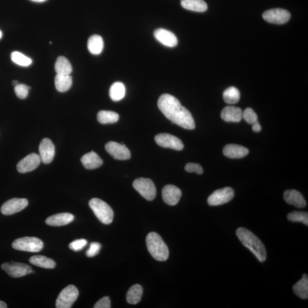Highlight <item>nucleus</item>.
Wrapping results in <instances>:
<instances>
[{"instance_id": "nucleus-20", "label": "nucleus", "mask_w": 308, "mask_h": 308, "mask_svg": "<svg viewBox=\"0 0 308 308\" xmlns=\"http://www.w3.org/2000/svg\"><path fill=\"white\" fill-rule=\"evenodd\" d=\"M221 118L227 122H239L242 120L243 112L239 107L226 106L222 111Z\"/></svg>"}, {"instance_id": "nucleus-36", "label": "nucleus", "mask_w": 308, "mask_h": 308, "mask_svg": "<svg viewBox=\"0 0 308 308\" xmlns=\"http://www.w3.org/2000/svg\"><path fill=\"white\" fill-rule=\"evenodd\" d=\"M30 87L24 84H18L15 86V92L17 97L20 99H25L28 96Z\"/></svg>"}, {"instance_id": "nucleus-38", "label": "nucleus", "mask_w": 308, "mask_h": 308, "mask_svg": "<svg viewBox=\"0 0 308 308\" xmlns=\"http://www.w3.org/2000/svg\"><path fill=\"white\" fill-rule=\"evenodd\" d=\"M101 248V245L97 242H93L90 244L89 249L86 251V256L89 257H92L99 254Z\"/></svg>"}, {"instance_id": "nucleus-23", "label": "nucleus", "mask_w": 308, "mask_h": 308, "mask_svg": "<svg viewBox=\"0 0 308 308\" xmlns=\"http://www.w3.org/2000/svg\"><path fill=\"white\" fill-rule=\"evenodd\" d=\"M104 48V43L102 37L99 35H93L91 36L87 41V48L91 54L99 55L103 52Z\"/></svg>"}, {"instance_id": "nucleus-19", "label": "nucleus", "mask_w": 308, "mask_h": 308, "mask_svg": "<svg viewBox=\"0 0 308 308\" xmlns=\"http://www.w3.org/2000/svg\"><path fill=\"white\" fill-rule=\"evenodd\" d=\"M223 152L224 155L230 158L239 159L247 156L249 150L242 146L230 144L224 148Z\"/></svg>"}, {"instance_id": "nucleus-32", "label": "nucleus", "mask_w": 308, "mask_h": 308, "mask_svg": "<svg viewBox=\"0 0 308 308\" xmlns=\"http://www.w3.org/2000/svg\"><path fill=\"white\" fill-rule=\"evenodd\" d=\"M240 93L236 87H230L223 93V99L229 104H235L239 102Z\"/></svg>"}, {"instance_id": "nucleus-5", "label": "nucleus", "mask_w": 308, "mask_h": 308, "mask_svg": "<svg viewBox=\"0 0 308 308\" xmlns=\"http://www.w3.org/2000/svg\"><path fill=\"white\" fill-rule=\"evenodd\" d=\"M14 249L29 253H38L43 249V241L36 237H24L14 241Z\"/></svg>"}, {"instance_id": "nucleus-26", "label": "nucleus", "mask_w": 308, "mask_h": 308, "mask_svg": "<svg viewBox=\"0 0 308 308\" xmlns=\"http://www.w3.org/2000/svg\"><path fill=\"white\" fill-rule=\"evenodd\" d=\"M294 293L297 296L302 299L308 298V276L306 274L303 276V278L293 286Z\"/></svg>"}, {"instance_id": "nucleus-16", "label": "nucleus", "mask_w": 308, "mask_h": 308, "mask_svg": "<svg viewBox=\"0 0 308 308\" xmlns=\"http://www.w3.org/2000/svg\"><path fill=\"white\" fill-rule=\"evenodd\" d=\"M181 197L180 189L174 185H167L162 190V198L166 204L176 205Z\"/></svg>"}, {"instance_id": "nucleus-41", "label": "nucleus", "mask_w": 308, "mask_h": 308, "mask_svg": "<svg viewBox=\"0 0 308 308\" xmlns=\"http://www.w3.org/2000/svg\"><path fill=\"white\" fill-rule=\"evenodd\" d=\"M253 129L255 132H259L261 131V127L258 121L253 124Z\"/></svg>"}, {"instance_id": "nucleus-45", "label": "nucleus", "mask_w": 308, "mask_h": 308, "mask_svg": "<svg viewBox=\"0 0 308 308\" xmlns=\"http://www.w3.org/2000/svg\"><path fill=\"white\" fill-rule=\"evenodd\" d=\"M2 37V31L0 30V39H1Z\"/></svg>"}, {"instance_id": "nucleus-44", "label": "nucleus", "mask_w": 308, "mask_h": 308, "mask_svg": "<svg viewBox=\"0 0 308 308\" xmlns=\"http://www.w3.org/2000/svg\"><path fill=\"white\" fill-rule=\"evenodd\" d=\"M19 82L18 81H17V80H13V85L15 86H17V85H18Z\"/></svg>"}, {"instance_id": "nucleus-7", "label": "nucleus", "mask_w": 308, "mask_h": 308, "mask_svg": "<svg viewBox=\"0 0 308 308\" xmlns=\"http://www.w3.org/2000/svg\"><path fill=\"white\" fill-rule=\"evenodd\" d=\"M79 296L76 286L70 285L62 290L56 301L55 307L57 308H72Z\"/></svg>"}, {"instance_id": "nucleus-4", "label": "nucleus", "mask_w": 308, "mask_h": 308, "mask_svg": "<svg viewBox=\"0 0 308 308\" xmlns=\"http://www.w3.org/2000/svg\"><path fill=\"white\" fill-rule=\"evenodd\" d=\"M89 205L101 222L104 225H110L113 222L114 212L106 202L100 199L93 198L89 202Z\"/></svg>"}, {"instance_id": "nucleus-14", "label": "nucleus", "mask_w": 308, "mask_h": 308, "mask_svg": "<svg viewBox=\"0 0 308 308\" xmlns=\"http://www.w3.org/2000/svg\"><path fill=\"white\" fill-rule=\"evenodd\" d=\"M41 160L40 155L32 153L29 154L17 164V169L20 173H26L36 169L39 166Z\"/></svg>"}, {"instance_id": "nucleus-27", "label": "nucleus", "mask_w": 308, "mask_h": 308, "mask_svg": "<svg viewBox=\"0 0 308 308\" xmlns=\"http://www.w3.org/2000/svg\"><path fill=\"white\" fill-rule=\"evenodd\" d=\"M54 69L58 75H71L73 71L71 62L63 56H60L57 58Z\"/></svg>"}, {"instance_id": "nucleus-33", "label": "nucleus", "mask_w": 308, "mask_h": 308, "mask_svg": "<svg viewBox=\"0 0 308 308\" xmlns=\"http://www.w3.org/2000/svg\"><path fill=\"white\" fill-rule=\"evenodd\" d=\"M12 61L15 64L23 67H27L32 64V60L26 55H24L22 52L19 51H13L11 54Z\"/></svg>"}, {"instance_id": "nucleus-40", "label": "nucleus", "mask_w": 308, "mask_h": 308, "mask_svg": "<svg viewBox=\"0 0 308 308\" xmlns=\"http://www.w3.org/2000/svg\"><path fill=\"white\" fill-rule=\"evenodd\" d=\"M94 308H111V302L109 297L106 296L103 297V298L100 299L98 302L95 306H94Z\"/></svg>"}, {"instance_id": "nucleus-35", "label": "nucleus", "mask_w": 308, "mask_h": 308, "mask_svg": "<svg viewBox=\"0 0 308 308\" xmlns=\"http://www.w3.org/2000/svg\"><path fill=\"white\" fill-rule=\"evenodd\" d=\"M243 118L250 124H254L258 121L257 115L251 108H247L243 113Z\"/></svg>"}, {"instance_id": "nucleus-13", "label": "nucleus", "mask_w": 308, "mask_h": 308, "mask_svg": "<svg viewBox=\"0 0 308 308\" xmlns=\"http://www.w3.org/2000/svg\"><path fill=\"white\" fill-rule=\"evenodd\" d=\"M28 205L26 199L13 198L6 201L1 206V212L4 215H10L22 211Z\"/></svg>"}, {"instance_id": "nucleus-31", "label": "nucleus", "mask_w": 308, "mask_h": 308, "mask_svg": "<svg viewBox=\"0 0 308 308\" xmlns=\"http://www.w3.org/2000/svg\"><path fill=\"white\" fill-rule=\"evenodd\" d=\"M119 115L111 111H100L97 115V120L102 124H114L119 120Z\"/></svg>"}, {"instance_id": "nucleus-37", "label": "nucleus", "mask_w": 308, "mask_h": 308, "mask_svg": "<svg viewBox=\"0 0 308 308\" xmlns=\"http://www.w3.org/2000/svg\"><path fill=\"white\" fill-rule=\"evenodd\" d=\"M87 241L84 239L76 240L69 244L70 249L74 251H79L86 246Z\"/></svg>"}, {"instance_id": "nucleus-25", "label": "nucleus", "mask_w": 308, "mask_h": 308, "mask_svg": "<svg viewBox=\"0 0 308 308\" xmlns=\"http://www.w3.org/2000/svg\"><path fill=\"white\" fill-rule=\"evenodd\" d=\"M55 86L59 92H65L71 88L72 85V78L71 75H56L54 79Z\"/></svg>"}, {"instance_id": "nucleus-28", "label": "nucleus", "mask_w": 308, "mask_h": 308, "mask_svg": "<svg viewBox=\"0 0 308 308\" xmlns=\"http://www.w3.org/2000/svg\"><path fill=\"white\" fill-rule=\"evenodd\" d=\"M29 261L31 264L43 268L53 269L56 266L54 260L42 255H36V256L31 257Z\"/></svg>"}, {"instance_id": "nucleus-42", "label": "nucleus", "mask_w": 308, "mask_h": 308, "mask_svg": "<svg viewBox=\"0 0 308 308\" xmlns=\"http://www.w3.org/2000/svg\"><path fill=\"white\" fill-rule=\"evenodd\" d=\"M7 308V305L5 303L2 302V301H0V308Z\"/></svg>"}, {"instance_id": "nucleus-30", "label": "nucleus", "mask_w": 308, "mask_h": 308, "mask_svg": "<svg viewBox=\"0 0 308 308\" xmlns=\"http://www.w3.org/2000/svg\"><path fill=\"white\" fill-rule=\"evenodd\" d=\"M126 93V88L124 85L120 82H115L110 87L109 95L111 99L115 102L124 99Z\"/></svg>"}, {"instance_id": "nucleus-12", "label": "nucleus", "mask_w": 308, "mask_h": 308, "mask_svg": "<svg viewBox=\"0 0 308 308\" xmlns=\"http://www.w3.org/2000/svg\"><path fill=\"white\" fill-rule=\"evenodd\" d=\"M105 149L114 159L121 160H128L131 157V153L124 144L117 142H109L105 146Z\"/></svg>"}, {"instance_id": "nucleus-15", "label": "nucleus", "mask_w": 308, "mask_h": 308, "mask_svg": "<svg viewBox=\"0 0 308 308\" xmlns=\"http://www.w3.org/2000/svg\"><path fill=\"white\" fill-rule=\"evenodd\" d=\"M39 152L41 162L45 164L52 162L55 155V147L50 139L45 138L41 142Z\"/></svg>"}, {"instance_id": "nucleus-10", "label": "nucleus", "mask_w": 308, "mask_h": 308, "mask_svg": "<svg viewBox=\"0 0 308 308\" xmlns=\"http://www.w3.org/2000/svg\"><path fill=\"white\" fill-rule=\"evenodd\" d=\"M155 141L157 145L164 148H169L178 151H180L184 148L183 143L180 139L167 133L156 135Z\"/></svg>"}, {"instance_id": "nucleus-11", "label": "nucleus", "mask_w": 308, "mask_h": 308, "mask_svg": "<svg viewBox=\"0 0 308 308\" xmlns=\"http://www.w3.org/2000/svg\"><path fill=\"white\" fill-rule=\"evenodd\" d=\"M262 17L269 23L283 24L288 22L290 19V13L285 9H272L265 11Z\"/></svg>"}, {"instance_id": "nucleus-34", "label": "nucleus", "mask_w": 308, "mask_h": 308, "mask_svg": "<svg viewBox=\"0 0 308 308\" xmlns=\"http://www.w3.org/2000/svg\"><path fill=\"white\" fill-rule=\"evenodd\" d=\"M287 218L293 222H302L308 226V213L306 212L293 211L289 213Z\"/></svg>"}, {"instance_id": "nucleus-24", "label": "nucleus", "mask_w": 308, "mask_h": 308, "mask_svg": "<svg viewBox=\"0 0 308 308\" xmlns=\"http://www.w3.org/2000/svg\"><path fill=\"white\" fill-rule=\"evenodd\" d=\"M181 5L185 9L196 12H204L208 8L204 0H181Z\"/></svg>"}, {"instance_id": "nucleus-1", "label": "nucleus", "mask_w": 308, "mask_h": 308, "mask_svg": "<svg viewBox=\"0 0 308 308\" xmlns=\"http://www.w3.org/2000/svg\"><path fill=\"white\" fill-rule=\"evenodd\" d=\"M159 110L172 123L187 129L195 128V121L190 111L180 101L169 94L161 96L157 102Z\"/></svg>"}, {"instance_id": "nucleus-17", "label": "nucleus", "mask_w": 308, "mask_h": 308, "mask_svg": "<svg viewBox=\"0 0 308 308\" xmlns=\"http://www.w3.org/2000/svg\"><path fill=\"white\" fill-rule=\"evenodd\" d=\"M154 34L156 40L164 46L174 48L178 45L177 37L169 30L160 28L155 30Z\"/></svg>"}, {"instance_id": "nucleus-22", "label": "nucleus", "mask_w": 308, "mask_h": 308, "mask_svg": "<svg viewBox=\"0 0 308 308\" xmlns=\"http://www.w3.org/2000/svg\"><path fill=\"white\" fill-rule=\"evenodd\" d=\"M83 166L87 170L97 169L103 165V160L96 153L92 152L85 154L80 159Z\"/></svg>"}, {"instance_id": "nucleus-6", "label": "nucleus", "mask_w": 308, "mask_h": 308, "mask_svg": "<svg viewBox=\"0 0 308 308\" xmlns=\"http://www.w3.org/2000/svg\"><path fill=\"white\" fill-rule=\"evenodd\" d=\"M133 187L146 200L152 201L155 198L156 187L151 180L148 178H138L133 182Z\"/></svg>"}, {"instance_id": "nucleus-8", "label": "nucleus", "mask_w": 308, "mask_h": 308, "mask_svg": "<svg viewBox=\"0 0 308 308\" xmlns=\"http://www.w3.org/2000/svg\"><path fill=\"white\" fill-rule=\"evenodd\" d=\"M234 191L232 188L225 187L213 192L209 195L207 202L209 205L217 206L227 204L234 197Z\"/></svg>"}, {"instance_id": "nucleus-9", "label": "nucleus", "mask_w": 308, "mask_h": 308, "mask_svg": "<svg viewBox=\"0 0 308 308\" xmlns=\"http://www.w3.org/2000/svg\"><path fill=\"white\" fill-rule=\"evenodd\" d=\"M1 268L14 278L23 277L33 272L29 265L20 262H6L1 265Z\"/></svg>"}, {"instance_id": "nucleus-18", "label": "nucleus", "mask_w": 308, "mask_h": 308, "mask_svg": "<svg viewBox=\"0 0 308 308\" xmlns=\"http://www.w3.org/2000/svg\"><path fill=\"white\" fill-rule=\"evenodd\" d=\"M283 198H284L287 204L294 205L297 208H304L307 205L306 199L298 191L295 190H286L283 193Z\"/></svg>"}, {"instance_id": "nucleus-3", "label": "nucleus", "mask_w": 308, "mask_h": 308, "mask_svg": "<svg viewBox=\"0 0 308 308\" xmlns=\"http://www.w3.org/2000/svg\"><path fill=\"white\" fill-rule=\"evenodd\" d=\"M147 247L149 253L157 261H164L169 257V248L156 232H150L146 237Z\"/></svg>"}, {"instance_id": "nucleus-39", "label": "nucleus", "mask_w": 308, "mask_h": 308, "mask_svg": "<svg viewBox=\"0 0 308 308\" xmlns=\"http://www.w3.org/2000/svg\"><path fill=\"white\" fill-rule=\"evenodd\" d=\"M185 170L188 173L195 172L199 175H201L204 173V170L200 164L194 163H187L185 166Z\"/></svg>"}, {"instance_id": "nucleus-29", "label": "nucleus", "mask_w": 308, "mask_h": 308, "mask_svg": "<svg viewBox=\"0 0 308 308\" xmlns=\"http://www.w3.org/2000/svg\"><path fill=\"white\" fill-rule=\"evenodd\" d=\"M143 295L142 286L139 284H135L129 289L127 295L128 303L130 304H138L141 300Z\"/></svg>"}, {"instance_id": "nucleus-21", "label": "nucleus", "mask_w": 308, "mask_h": 308, "mask_svg": "<svg viewBox=\"0 0 308 308\" xmlns=\"http://www.w3.org/2000/svg\"><path fill=\"white\" fill-rule=\"evenodd\" d=\"M74 219L75 216L71 213H61L49 217L45 223L51 226H62L68 225Z\"/></svg>"}, {"instance_id": "nucleus-2", "label": "nucleus", "mask_w": 308, "mask_h": 308, "mask_svg": "<svg viewBox=\"0 0 308 308\" xmlns=\"http://www.w3.org/2000/svg\"><path fill=\"white\" fill-rule=\"evenodd\" d=\"M236 235L245 247L248 248L260 262L267 258V252L263 243L255 234L247 229L240 228L236 230Z\"/></svg>"}, {"instance_id": "nucleus-43", "label": "nucleus", "mask_w": 308, "mask_h": 308, "mask_svg": "<svg viewBox=\"0 0 308 308\" xmlns=\"http://www.w3.org/2000/svg\"><path fill=\"white\" fill-rule=\"evenodd\" d=\"M31 1L36 2H43L45 1H47V0H31Z\"/></svg>"}]
</instances>
